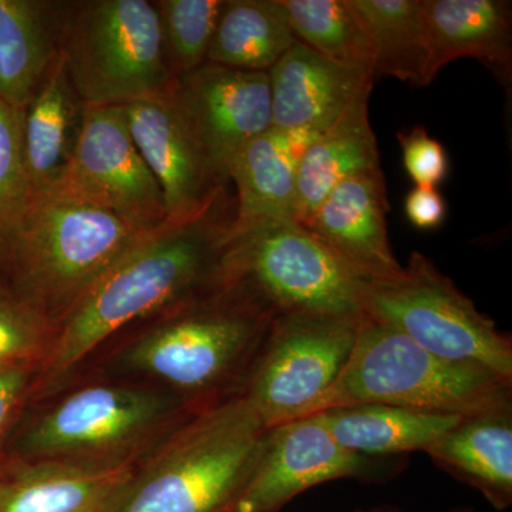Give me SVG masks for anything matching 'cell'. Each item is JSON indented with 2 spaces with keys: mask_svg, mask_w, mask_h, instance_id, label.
Masks as SVG:
<instances>
[{
  "mask_svg": "<svg viewBox=\"0 0 512 512\" xmlns=\"http://www.w3.org/2000/svg\"><path fill=\"white\" fill-rule=\"evenodd\" d=\"M235 200L222 190L197 214L165 221L67 312L37 370L35 393L59 392L87 357L128 326L229 285Z\"/></svg>",
  "mask_w": 512,
  "mask_h": 512,
  "instance_id": "1",
  "label": "cell"
},
{
  "mask_svg": "<svg viewBox=\"0 0 512 512\" xmlns=\"http://www.w3.org/2000/svg\"><path fill=\"white\" fill-rule=\"evenodd\" d=\"M275 316L249 286L231 282L147 320L110 366L119 376L153 380L201 410L241 394Z\"/></svg>",
  "mask_w": 512,
  "mask_h": 512,
  "instance_id": "2",
  "label": "cell"
},
{
  "mask_svg": "<svg viewBox=\"0 0 512 512\" xmlns=\"http://www.w3.org/2000/svg\"><path fill=\"white\" fill-rule=\"evenodd\" d=\"M268 431L241 394L197 410L134 467L113 512H234Z\"/></svg>",
  "mask_w": 512,
  "mask_h": 512,
  "instance_id": "3",
  "label": "cell"
},
{
  "mask_svg": "<svg viewBox=\"0 0 512 512\" xmlns=\"http://www.w3.org/2000/svg\"><path fill=\"white\" fill-rule=\"evenodd\" d=\"M171 390L144 384H84L57 397L10 437V458L89 466L138 464L192 413Z\"/></svg>",
  "mask_w": 512,
  "mask_h": 512,
  "instance_id": "4",
  "label": "cell"
},
{
  "mask_svg": "<svg viewBox=\"0 0 512 512\" xmlns=\"http://www.w3.org/2000/svg\"><path fill=\"white\" fill-rule=\"evenodd\" d=\"M365 403L468 417L512 407V379L441 359L363 315L348 365L315 413Z\"/></svg>",
  "mask_w": 512,
  "mask_h": 512,
  "instance_id": "5",
  "label": "cell"
},
{
  "mask_svg": "<svg viewBox=\"0 0 512 512\" xmlns=\"http://www.w3.org/2000/svg\"><path fill=\"white\" fill-rule=\"evenodd\" d=\"M150 232L92 205L37 198L10 264L9 285L56 328Z\"/></svg>",
  "mask_w": 512,
  "mask_h": 512,
  "instance_id": "6",
  "label": "cell"
},
{
  "mask_svg": "<svg viewBox=\"0 0 512 512\" xmlns=\"http://www.w3.org/2000/svg\"><path fill=\"white\" fill-rule=\"evenodd\" d=\"M60 55L87 107H124L174 86L148 0L60 2Z\"/></svg>",
  "mask_w": 512,
  "mask_h": 512,
  "instance_id": "7",
  "label": "cell"
},
{
  "mask_svg": "<svg viewBox=\"0 0 512 512\" xmlns=\"http://www.w3.org/2000/svg\"><path fill=\"white\" fill-rule=\"evenodd\" d=\"M360 308L366 318L441 359L487 367L512 379L511 336L420 252H413L397 274L365 281Z\"/></svg>",
  "mask_w": 512,
  "mask_h": 512,
  "instance_id": "8",
  "label": "cell"
},
{
  "mask_svg": "<svg viewBox=\"0 0 512 512\" xmlns=\"http://www.w3.org/2000/svg\"><path fill=\"white\" fill-rule=\"evenodd\" d=\"M229 282L249 286L276 315H363L360 278L295 220L231 228Z\"/></svg>",
  "mask_w": 512,
  "mask_h": 512,
  "instance_id": "9",
  "label": "cell"
},
{
  "mask_svg": "<svg viewBox=\"0 0 512 512\" xmlns=\"http://www.w3.org/2000/svg\"><path fill=\"white\" fill-rule=\"evenodd\" d=\"M363 315H276L241 396L266 427L311 416L352 355Z\"/></svg>",
  "mask_w": 512,
  "mask_h": 512,
  "instance_id": "10",
  "label": "cell"
},
{
  "mask_svg": "<svg viewBox=\"0 0 512 512\" xmlns=\"http://www.w3.org/2000/svg\"><path fill=\"white\" fill-rule=\"evenodd\" d=\"M45 197L114 212L144 231L167 221L163 192L131 137L123 107H87L72 160Z\"/></svg>",
  "mask_w": 512,
  "mask_h": 512,
  "instance_id": "11",
  "label": "cell"
},
{
  "mask_svg": "<svg viewBox=\"0 0 512 512\" xmlns=\"http://www.w3.org/2000/svg\"><path fill=\"white\" fill-rule=\"evenodd\" d=\"M170 97L212 174L227 187L238 151L272 127L268 73L205 63L175 79Z\"/></svg>",
  "mask_w": 512,
  "mask_h": 512,
  "instance_id": "12",
  "label": "cell"
},
{
  "mask_svg": "<svg viewBox=\"0 0 512 512\" xmlns=\"http://www.w3.org/2000/svg\"><path fill=\"white\" fill-rule=\"evenodd\" d=\"M376 458L339 446L319 414L269 429L261 457L234 512H279L303 491L339 478L383 476Z\"/></svg>",
  "mask_w": 512,
  "mask_h": 512,
  "instance_id": "13",
  "label": "cell"
},
{
  "mask_svg": "<svg viewBox=\"0 0 512 512\" xmlns=\"http://www.w3.org/2000/svg\"><path fill=\"white\" fill-rule=\"evenodd\" d=\"M123 109L131 137L163 192L167 221L197 214L227 190L212 174L170 93Z\"/></svg>",
  "mask_w": 512,
  "mask_h": 512,
  "instance_id": "14",
  "label": "cell"
},
{
  "mask_svg": "<svg viewBox=\"0 0 512 512\" xmlns=\"http://www.w3.org/2000/svg\"><path fill=\"white\" fill-rule=\"evenodd\" d=\"M387 211L383 171H366L330 192L305 228L360 278H386L402 269L387 237Z\"/></svg>",
  "mask_w": 512,
  "mask_h": 512,
  "instance_id": "15",
  "label": "cell"
},
{
  "mask_svg": "<svg viewBox=\"0 0 512 512\" xmlns=\"http://www.w3.org/2000/svg\"><path fill=\"white\" fill-rule=\"evenodd\" d=\"M272 126L322 134L360 96L372 93V73L330 62L296 40L268 72Z\"/></svg>",
  "mask_w": 512,
  "mask_h": 512,
  "instance_id": "16",
  "label": "cell"
},
{
  "mask_svg": "<svg viewBox=\"0 0 512 512\" xmlns=\"http://www.w3.org/2000/svg\"><path fill=\"white\" fill-rule=\"evenodd\" d=\"M136 466L10 458L0 466V512H113Z\"/></svg>",
  "mask_w": 512,
  "mask_h": 512,
  "instance_id": "17",
  "label": "cell"
},
{
  "mask_svg": "<svg viewBox=\"0 0 512 512\" xmlns=\"http://www.w3.org/2000/svg\"><path fill=\"white\" fill-rule=\"evenodd\" d=\"M320 134L268 128L238 151L229 181L237 187L232 228L295 220L296 178L306 148Z\"/></svg>",
  "mask_w": 512,
  "mask_h": 512,
  "instance_id": "18",
  "label": "cell"
},
{
  "mask_svg": "<svg viewBox=\"0 0 512 512\" xmlns=\"http://www.w3.org/2000/svg\"><path fill=\"white\" fill-rule=\"evenodd\" d=\"M431 82L447 63L474 57L511 77V3L504 0H421Z\"/></svg>",
  "mask_w": 512,
  "mask_h": 512,
  "instance_id": "19",
  "label": "cell"
},
{
  "mask_svg": "<svg viewBox=\"0 0 512 512\" xmlns=\"http://www.w3.org/2000/svg\"><path fill=\"white\" fill-rule=\"evenodd\" d=\"M87 106L80 99L62 55L22 111V150L37 198L45 197L72 160Z\"/></svg>",
  "mask_w": 512,
  "mask_h": 512,
  "instance_id": "20",
  "label": "cell"
},
{
  "mask_svg": "<svg viewBox=\"0 0 512 512\" xmlns=\"http://www.w3.org/2000/svg\"><path fill=\"white\" fill-rule=\"evenodd\" d=\"M440 470L476 488L497 511L512 504V407L463 417L426 451Z\"/></svg>",
  "mask_w": 512,
  "mask_h": 512,
  "instance_id": "21",
  "label": "cell"
},
{
  "mask_svg": "<svg viewBox=\"0 0 512 512\" xmlns=\"http://www.w3.org/2000/svg\"><path fill=\"white\" fill-rule=\"evenodd\" d=\"M370 93L363 94L332 127L306 148L296 178L295 221L311 222L322 202L342 181L382 170L369 120Z\"/></svg>",
  "mask_w": 512,
  "mask_h": 512,
  "instance_id": "22",
  "label": "cell"
},
{
  "mask_svg": "<svg viewBox=\"0 0 512 512\" xmlns=\"http://www.w3.org/2000/svg\"><path fill=\"white\" fill-rule=\"evenodd\" d=\"M60 55V2L0 0V101L23 110Z\"/></svg>",
  "mask_w": 512,
  "mask_h": 512,
  "instance_id": "23",
  "label": "cell"
},
{
  "mask_svg": "<svg viewBox=\"0 0 512 512\" xmlns=\"http://www.w3.org/2000/svg\"><path fill=\"white\" fill-rule=\"evenodd\" d=\"M315 414L339 446L370 458L426 453L463 419L376 403L335 407Z\"/></svg>",
  "mask_w": 512,
  "mask_h": 512,
  "instance_id": "24",
  "label": "cell"
},
{
  "mask_svg": "<svg viewBox=\"0 0 512 512\" xmlns=\"http://www.w3.org/2000/svg\"><path fill=\"white\" fill-rule=\"evenodd\" d=\"M295 42L284 0H225L207 63L268 73Z\"/></svg>",
  "mask_w": 512,
  "mask_h": 512,
  "instance_id": "25",
  "label": "cell"
},
{
  "mask_svg": "<svg viewBox=\"0 0 512 512\" xmlns=\"http://www.w3.org/2000/svg\"><path fill=\"white\" fill-rule=\"evenodd\" d=\"M369 35L373 74L427 86L429 46L421 0H349Z\"/></svg>",
  "mask_w": 512,
  "mask_h": 512,
  "instance_id": "26",
  "label": "cell"
},
{
  "mask_svg": "<svg viewBox=\"0 0 512 512\" xmlns=\"http://www.w3.org/2000/svg\"><path fill=\"white\" fill-rule=\"evenodd\" d=\"M284 5L298 42L339 66L373 74L372 43L349 0H284Z\"/></svg>",
  "mask_w": 512,
  "mask_h": 512,
  "instance_id": "27",
  "label": "cell"
},
{
  "mask_svg": "<svg viewBox=\"0 0 512 512\" xmlns=\"http://www.w3.org/2000/svg\"><path fill=\"white\" fill-rule=\"evenodd\" d=\"M22 111L0 101V278L6 281L37 201L23 160Z\"/></svg>",
  "mask_w": 512,
  "mask_h": 512,
  "instance_id": "28",
  "label": "cell"
},
{
  "mask_svg": "<svg viewBox=\"0 0 512 512\" xmlns=\"http://www.w3.org/2000/svg\"><path fill=\"white\" fill-rule=\"evenodd\" d=\"M165 59L174 79L207 63L225 0H157Z\"/></svg>",
  "mask_w": 512,
  "mask_h": 512,
  "instance_id": "29",
  "label": "cell"
},
{
  "mask_svg": "<svg viewBox=\"0 0 512 512\" xmlns=\"http://www.w3.org/2000/svg\"><path fill=\"white\" fill-rule=\"evenodd\" d=\"M55 336V325L0 278V369L39 365Z\"/></svg>",
  "mask_w": 512,
  "mask_h": 512,
  "instance_id": "30",
  "label": "cell"
},
{
  "mask_svg": "<svg viewBox=\"0 0 512 512\" xmlns=\"http://www.w3.org/2000/svg\"><path fill=\"white\" fill-rule=\"evenodd\" d=\"M404 168L414 187L436 188L447 177L448 157L440 141L430 137L423 127L397 134Z\"/></svg>",
  "mask_w": 512,
  "mask_h": 512,
  "instance_id": "31",
  "label": "cell"
},
{
  "mask_svg": "<svg viewBox=\"0 0 512 512\" xmlns=\"http://www.w3.org/2000/svg\"><path fill=\"white\" fill-rule=\"evenodd\" d=\"M39 365H20L0 369V454L12 437L15 421L26 400L35 392Z\"/></svg>",
  "mask_w": 512,
  "mask_h": 512,
  "instance_id": "32",
  "label": "cell"
},
{
  "mask_svg": "<svg viewBox=\"0 0 512 512\" xmlns=\"http://www.w3.org/2000/svg\"><path fill=\"white\" fill-rule=\"evenodd\" d=\"M404 211L414 227H439L446 217V202L436 188L414 187L404 201Z\"/></svg>",
  "mask_w": 512,
  "mask_h": 512,
  "instance_id": "33",
  "label": "cell"
},
{
  "mask_svg": "<svg viewBox=\"0 0 512 512\" xmlns=\"http://www.w3.org/2000/svg\"><path fill=\"white\" fill-rule=\"evenodd\" d=\"M355 512H403L399 510H394V508H373V510H357Z\"/></svg>",
  "mask_w": 512,
  "mask_h": 512,
  "instance_id": "34",
  "label": "cell"
},
{
  "mask_svg": "<svg viewBox=\"0 0 512 512\" xmlns=\"http://www.w3.org/2000/svg\"><path fill=\"white\" fill-rule=\"evenodd\" d=\"M444 512H476L474 508L471 507H463V508H454V510L444 511Z\"/></svg>",
  "mask_w": 512,
  "mask_h": 512,
  "instance_id": "35",
  "label": "cell"
}]
</instances>
